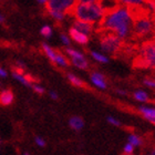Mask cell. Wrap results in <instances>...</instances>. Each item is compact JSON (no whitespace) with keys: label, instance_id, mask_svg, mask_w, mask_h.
Wrapping results in <instances>:
<instances>
[{"label":"cell","instance_id":"1","mask_svg":"<svg viewBox=\"0 0 155 155\" xmlns=\"http://www.w3.org/2000/svg\"><path fill=\"white\" fill-rule=\"evenodd\" d=\"M101 32H111L119 37L121 40H126L132 36L133 15L130 8L119 3L107 9L105 15L99 22Z\"/></svg>","mask_w":155,"mask_h":155},{"label":"cell","instance_id":"2","mask_svg":"<svg viewBox=\"0 0 155 155\" xmlns=\"http://www.w3.org/2000/svg\"><path fill=\"white\" fill-rule=\"evenodd\" d=\"M107 8L100 1L93 0H83L78 1L72 7L70 15L74 17V20L94 25L99 23L105 15Z\"/></svg>","mask_w":155,"mask_h":155},{"label":"cell","instance_id":"3","mask_svg":"<svg viewBox=\"0 0 155 155\" xmlns=\"http://www.w3.org/2000/svg\"><path fill=\"white\" fill-rule=\"evenodd\" d=\"M144 6V5H143ZM143 6L137 8H130L133 15L132 36L135 39L150 40L149 37L154 36L155 18H153Z\"/></svg>","mask_w":155,"mask_h":155},{"label":"cell","instance_id":"4","mask_svg":"<svg viewBox=\"0 0 155 155\" xmlns=\"http://www.w3.org/2000/svg\"><path fill=\"white\" fill-rule=\"evenodd\" d=\"M133 65L140 69H155V41L153 39L144 41L141 45Z\"/></svg>","mask_w":155,"mask_h":155},{"label":"cell","instance_id":"5","mask_svg":"<svg viewBox=\"0 0 155 155\" xmlns=\"http://www.w3.org/2000/svg\"><path fill=\"white\" fill-rule=\"evenodd\" d=\"M75 1L72 0H49L45 2V9L53 19L62 21L67 13H70Z\"/></svg>","mask_w":155,"mask_h":155},{"label":"cell","instance_id":"6","mask_svg":"<svg viewBox=\"0 0 155 155\" xmlns=\"http://www.w3.org/2000/svg\"><path fill=\"white\" fill-rule=\"evenodd\" d=\"M100 47L109 54H117L122 52L123 41L114 33L102 32L100 37Z\"/></svg>","mask_w":155,"mask_h":155},{"label":"cell","instance_id":"7","mask_svg":"<svg viewBox=\"0 0 155 155\" xmlns=\"http://www.w3.org/2000/svg\"><path fill=\"white\" fill-rule=\"evenodd\" d=\"M72 28H74L75 30L79 31V32L83 33V35H85V36H87V37L90 36L94 30L93 25L83 22V21H79V20H74V21H73V26H72Z\"/></svg>","mask_w":155,"mask_h":155},{"label":"cell","instance_id":"8","mask_svg":"<svg viewBox=\"0 0 155 155\" xmlns=\"http://www.w3.org/2000/svg\"><path fill=\"white\" fill-rule=\"evenodd\" d=\"M91 81H92V83L95 87H99V89H102V90L107 89V87L105 78L101 74V73H99V72H92L91 73Z\"/></svg>","mask_w":155,"mask_h":155},{"label":"cell","instance_id":"9","mask_svg":"<svg viewBox=\"0 0 155 155\" xmlns=\"http://www.w3.org/2000/svg\"><path fill=\"white\" fill-rule=\"evenodd\" d=\"M69 33H70L71 39H73V40H74L75 42H78L79 45H87V42H89V37L83 35V33L79 32L78 30H75L74 28H72V27L70 28Z\"/></svg>","mask_w":155,"mask_h":155},{"label":"cell","instance_id":"10","mask_svg":"<svg viewBox=\"0 0 155 155\" xmlns=\"http://www.w3.org/2000/svg\"><path fill=\"white\" fill-rule=\"evenodd\" d=\"M139 110H140V113L142 114L146 120H149L150 122H152L153 124H155V107H141Z\"/></svg>","mask_w":155,"mask_h":155},{"label":"cell","instance_id":"11","mask_svg":"<svg viewBox=\"0 0 155 155\" xmlns=\"http://www.w3.org/2000/svg\"><path fill=\"white\" fill-rule=\"evenodd\" d=\"M13 102V93L11 90H3L0 93V105H10Z\"/></svg>","mask_w":155,"mask_h":155},{"label":"cell","instance_id":"12","mask_svg":"<svg viewBox=\"0 0 155 155\" xmlns=\"http://www.w3.org/2000/svg\"><path fill=\"white\" fill-rule=\"evenodd\" d=\"M69 125L71 126V129L74 130V131H80L83 127L84 122L80 116H72L71 119L69 120Z\"/></svg>","mask_w":155,"mask_h":155},{"label":"cell","instance_id":"13","mask_svg":"<svg viewBox=\"0 0 155 155\" xmlns=\"http://www.w3.org/2000/svg\"><path fill=\"white\" fill-rule=\"evenodd\" d=\"M70 61L73 65H75L77 68L79 69H87L89 67V62L85 58H84V55H81L79 58H72L70 59Z\"/></svg>","mask_w":155,"mask_h":155},{"label":"cell","instance_id":"14","mask_svg":"<svg viewBox=\"0 0 155 155\" xmlns=\"http://www.w3.org/2000/svg\"><path fill=\"white\" fill-rule=\"evenodd\" d=\"M42 49H43L45 55H47L52 62H54L55 57H57V51H54V50H53L50 45H47V43H42Z\"/></svg>","mask_w":155,"mask_h":155},{"label":"cell","instance_id":"15","mask_svg":"<svg viewBox=\"0 0 155 155\" xmlns=\"http://www.w3.org/2000/svg\"><path fill=\"white\" fill-rule=\"evenodd\" d=\"M133 97H134V99H135L136 101H140V102H147L150 99L149 94L143 90H136L135 92L133 93Z\"/></svg>","mask_w":155,"mask_h":155},{"label":"cell","instance_id":"16","mask_svg":"<svg viewBox=\"0 0 155 155\" xmlns=\"http://www.w3.org/2000/svg\"><path fill=\"white\" fill-rule=\"evenodd\" d=\"M67 78H68V80L71 82L73 85L75 87H85V84L82 80H81L80 78H78L77 75H74L73 73H68L67 74Z\"/></svg>","mask_w":155,"mask_h":155},{"label":"cell","instance_id":"17","mask_svg":"<svg viewBox=\"0 0 155 155\" xmlns=\"http://www.w3.org/2000/svg\"><path fill=\"white\" fill-rule=\"evenodd\" d=\"M91 57L95 61L100 62V63H107L109 62V58H107V55L102 54V53H100V52L97 51H91Z\"/></svg>","mask_w":155,"mask_h":155},{"label":"cell","instance_id":"18","mask_svg":"<svg viewBox=\"0 0 155 155\" xmlns=\"http://www.w3.org/2000/svg\"><path fill=\"white\" fill-rule=\"evenodd\" d=\"M54 63H57V64L60 65V67H68L69 65V61L67 60V58H65L63 54L59 53V52H57V57H55Z\"/></svg>","mask_w":155,"mask_h":155},{"label":"cell","instance_id":"19","mask_svg":"<svg viewBox=\"0 0 155 155\" xmlns=\"http://www.w3.org/2000/svg\"><path fill=\"white\" fill-rule=\"evenodd\" d=\"M129 144H131L133 147L142 145V139L135 134H131V135H129Z\"/></svg>","mask_w":155,"mask_h":155},{"label":"cell","instance_id":"20","mask_svg":"<svg viewBox=\"0 0 155 155\" xmlns=\"http://www.w3.org/2000/svg\"><path fill=\"white\" fill-rule=\"evenodd\" d=\"M12 75H13V78H15V79H17L19 82H21L23 85H26V87H32V85H31V83L27 80V78L25 77V74H18V73H15V72H12Z\"/></svg>","mask_w":155,"mask_h":155},{"label":"cell","instance_id":"21","mask_svg":"<svg viewBox=\"0 0 155 155\" xmlns=\"http://www.w3.org/2000/svg\"><path fill=\"white\" fill-rule=\"evenodd\" d=\"M40 33H41L42 36L45 37V38H50L52 36V29L50 26H43L40 30Z\"/></svg>","mask_w":155,"mask_h":155},{"label":"cell","instance_id":"22","mask_svg":"<svg viewBox=\"0 0 155 155\" xmlns=\"http://www.w3.org/2000/svg\"><path fill=\"white\" fill-rule=\"evenodd\" d=\"M143 83L145 84L146 87H152V89H155V80H153V79H144Z\"/></svg>","mask_w":155,"mask_h":155},{"label":"cell","instance_id":"23","mask_svg":"<svg viewBox=\"0 0 155 155\" xmlns=\"http://www.w3.org/2000/svg\"><path fill=\"white\" fill-rule=\"evenodd\" d=\"M133 150H134V147H133V146L131 145V144H129V143H127V144H126V145L124 146V150H123V151H124V154H126V155H132Z\"/></svg>","mask_w":155,"mask_h":155},{"label":"cell","instance_id":"24","mask_svg":"<svg viewBox=\"0 0 155 155\" xmlns=\"http://www.w3.org/2000/svg\"><path fill=\"white\" fill-rule=\"evenodd\" d=\"M107 122L112 124V125H115V126H120L121 125V122H120L119 120L115 119V117H112V116H109L107 117Z\"/></svg>","mask_w":155,"mask_h":155},{"label":"cell","instance_id":"25","mask_svg":"<svg viewBox=\"0 0 155 155\" xmlns=\"http://www.w3.org/2000/svg\"><path fill=\"white\" fill-rule=\"evenodd\" d=\"M32 89L35 90V92H37V93H39V94H42L43 92H45V89H43L42 87H40V85H38V84L32 85Z\"/></svg>","mask_w":155,"mask_h":155},{"label":"cell","instance_id":"26","mask_svg":"<svg viewBox=\"0 0 155 155\" xmlns=\"http://www.w3.org/2000/svg\"><path fill=\"white\" fill-rule=\"evenodd\" d=\"M60 37H61V40H62V42H63V45H70V39H69L68 36H65V35H63V33H62Z\"/></svg>","mask_w":155,"mask_h":155},{"label":"cell","instance_id":"27","mask_svg":"<svg viewBox=\"0 0 155 155\" xmlns=\"http://www.w3.org/2000/svg\"><path fill=\"white\" fill-rule=\"evenodd\" d=\"M36 143H37V145L41 146V147H43V146L45 145V140L41 139V137H39V136H37V137H36Z\"/></svg>","mask_w":155,"mask_h":155},{"label":"cell","instance_id":"28","mask_svg":"<svg viewBox=\"0 0 155 155\" xmlns=\"http://www.w3.org/2000/svg\"><path fill=\"white\" fill-rule=\"evenodd\" d=\"M50 97H51L53 100H58V94L55 93L54 91H51V92H50Z\"/></svg>","mask_w":155,"mask_h":155},{"label":"cell","instance_id":"29","mask_svg":"<svg viewBox=\"0 0 155 155\" xmlns=\"http://www.w3.org/2000/svg\"><path fill=\"white\" fill-rule=\"evenodd\" d=\"M7 71L6 70H3V69L0 68V77H2V78H6L7 77Z\"/></svg>","mask_w":155,"mask_h":155},{"label":"cell","instance_id":"30","mask_svg":"<svg viewBox=\"0 0 155 155\" xmlns=\"http://www.w3.org/2000/svg\"><path fill=\"white\" fill-rule=\"evenodd\" d=\"M147 155H155V147H153V149L147 153Z\"/></svg>","mask_w":155,"mask_h":155},{"label":"cell","instance_id":"31","mask_svg":"<svg viewBox=\"0 0 155 155\" xmlns=\"http://www.w3.org/2000/svg\"><path fill=\"white\" fill-rule=\"evenodd\" d=\"M116 91H117V93H120V94H126L125 91H122V90H116Z\"/></svg>","mask_w":155,"mask_h":155},{"label":"cell","instance_id":"32","mask_svg":"<svg viewBox=\"0 0 155 155\" xmlns=\"http://www.w3.org/2000/svg\"><path fill=\"white\" fill-rule=\"evenodd\" d=\"M3 21H5V18H3V17L0 15V22H3Z\"/></svg>","mask_w":155,"mask_h":155},{"label":"cell","instance_id":"33","mask_svg":"<svg viewBox=\"0 0 155 155\" xmlns=\"http://www.w3.org/2000/svg\"><path fill=\"white\" fill-rule=\"evenodd\" d=\"M153 38H154V39H153V40H154V41H155V32H154V36H153Z\"/></svg>","mask_w":155,"mask_h":155},{"label":"cell","instance_id":"34","mask_svg":"<svg viewBox=\"0 0 155 155\" xmlns=\"http://www.w3.org/2000/svg\"><path fill=\"white\" fill-rule=\"evenodd\" d=\"M25 155H29V154H27V153H26V154H25Z\"/></svg>","mask_w":155,"mask_h":155}]
</instances>
